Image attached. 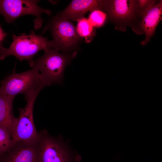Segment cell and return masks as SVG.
<instances>
[{"label":"cell","instance_id":"obj_1","mask_svg":"<svg viewBox=\"0 0 162 162\" xmlns=\"http://www.w3.org/2000/svg\"><path fill=\"white\" fill-rule=\"evenodd\" d=\"M47 38L35 34L32 30L30 34H22L18 36L13 35V41L8 48H4L0 54V60L13 56L20 61L26 60L29 66L33 65L34 56L41 50L46 51L52 48V40Z\"/></svg>","mask_w":162,"mask_h":162},{"label":"cell","instance_id":"obj_2","mask_svg":"<svg viewBox=\"0 0 162 162\" xmlns=\"http://www.w3.org/2000/svg\"><path fill=\"white\" fill-rule=\"evenodd\" d=\"M77 55L75 51L70 54H62L51 48L44 54L34 60L32 67L38 72L48 86L62 83L64 70Z\"/></svg>","mask_w":162,"mask_h":162},{"label":"cell","instance_id":"obj_3","mask_svg":"<svg viewBox=\"0 0 162 162\" xmlns=\"http://www.w3.org/2000/svg\"><path fill=\"white\" fill-rule=\"evenodd\" d=\"M39 132L37 142L38 162H79L80 156L70 149L62 138L50 135L45 130Z\"/></svg>","mask_w":162,"mask_h":162},{"label":"cell","instance_id":"obj_4","mask_svg":"<svg viewBox=\"0 0 162 162\" xmlns=\"http://www.w3.org/2000/svg\"><path fill=\"white\" fill-rule=\"evenodd\" d=\"M0 83V92L14 98L20 94H24L26 97L48 86L34 67L22 73L12 74Z\"/></svg>","mask_w":162,"mask_h":162},{"label":"cell","instance_id":"obj_5","mask_svg":"<svg viewBox=\"0 0 162 162\" xmlns=\"http://www.w3.org/2000/svg\"><path fill=\"white\" fill-rule=\"evenodd\" d=\"M39 92H34L25 97L26 105L23 108L18 109L19 116L16 118L11 134L13 144L19 141L33 143L37 142L39 132L34 123L33 110L35 100Z\"/></svg>","mask_w":162,"mask_h":162},{"label":"cell","instance_id":"obj_6","mask_svg":"<svg viewBox=\"0 0 162 162\" xmlns=\"http://www.w3.org/2000/svg\"><path fill=\"white\" fill-rule=\"evenodd\" d=\"M39 1L30 0H0V14L7 22L10 23L22 16L30 14L35 16L34 26L38 29L42 25L41 15L43 13L51 14L49 9L41 8L38 5Z\"/></svg>","mask_w":162,"mask_h":162},{"label":"cell","instance_id":"obj_7","mask_svg":"<svg viewBox=\"0 0 162 162\" xmlns=\"http://www.w3.org/2000/svg\"><path fill=\"white\" fill-rule=\"evenodd\" d=\"M50 28L53 49L58 51L67 52L77 44L80 37L76 27L69 20L57 15L52 21Z\"/></svg>","mask_w":162,"mask_h":162},{"label":"cell","instance_id":"obj_8","mask_svg":"<svg viewBox=\"0 0 162 162\" xmlns=\"http://www.w3.org/2000/svg\"><path fill=\"white\" fill-rule=\"evenodd\" d=\"M104 1L96 0H72L63 10L58 16L69 20L77 21L84 17L89 11L104 8Z\"/></svg>","mask_w":162,"mask_h":162},{"label":"cell","instance_id":"obj_9","mask_svg":"<svg viewBox=\"0 0 162 162\" xmlns=\"http://www.w3.org/2000/svg\"><path fill=\"white\" fill-rule=\"evenodd\" d=\"M36 143L19 141L14 143L4 155L2 162H38Z\"/></svg>","mask_w":162,"mask_h":162},{"label":"cell","instance_id":"obj_10","mask_svg":"<svg viewBox=\"0 0 162 162\" xmlns=\"http://www.w3.org/2000/svg\"><path fill=\"white\" fill-rule=\"evenodd\" d=\"M162 14V1L143 10L141 26L145 34V38L141 42V45L146 44L154 34L161 20Z\"/></svg>","mask_w":162,"mask_h":162},{"label":"cell","instance_id":"obj_11","mask_svg":"<svg viewBox=\"0 0 162 162\" xmlns=\"http://www.w3.org/2000/svg\"><path fill=\"white\" fill-rule=\"evenodd\" d=\"M137 1L114 0L104 1V8L113 18L123 20L130 18L134 14Z\"/></svg>","mask_w":162,"mask_h":162},{"label":"cell","instance_id":"obj_12","mask_svg":"<svg viewBox=\"0 0 162 162\" xmlns=\"http://www.w3.org/2000/svg\"><path fill=\"white\" fill-rule=\"evenodd\" d=\"M14 98L0 92V127L6 130L10 136L16 119L13 109Z\"/></svg>","mask_w":162,"mask_h":162},{"label":"cell","instance_id":"obj_13","mask_svg":"<svg viewBox=\"0 0 162 162\" xmlns=\"http://www.w3.org/2000/svg\"><path fill=\"white\" fill-rule=\"evenodd\" d=\"M77 22L76 28L78 35L80 37L84 38L86 42H90L95 34L94 27L86 18H82Z\"/></svg>","mask_w":162,"mask_h":162},{"label":"cell","instance_id":"obj_14","mask_svg":"<svg viewBox=\"0 0 162 162\" xmlns=\"http://www.w3.org/2000/svg\"><path fill=\"white\" fill-rule=\"evenodd\" d=\"M13 145L10 134L6 130L0 127V157L7 153Z\"/></svg>","mask_w":162,"mask_h":162},{"label":"cell","instance_id":"obj_15","mask_svg":"<svg viewBox=\"0 0 162 162\" xmlns=\"http://www.w3.org/2000/svg\"><path fill=\"white\" fill-rule=\"evenodd\" d=\"M106 14L100 10H95L91 12L88 20L93 27H99L105 22Z\"/></svg>","mask_w":162,"mask_h":162},{"label":"cell","instance_id":"obj_16","mask_svg":"<svg viewBox=\"0 0 162 162\" xmlns=\"http://www.w3.org/2000/svg\"><path fill=\"white\" fill-rule=\"evenodd\" d=\"M157 3V2L154 0H139L137 1V5L143 10Z\"/></svg>","mask_w":162,"mask_h":162},{"label":"cell","instance_id":"obj_17","mask_svg":"<svg viewBox=\"0 0 162 162\" xmlns=\"http://www.w3.org/2000/svg\"><path fill=\"white\" fill-rule=\"evenodd\" d=\"M7 34L0 26V54L4 48L3 46L4 42L6 38Z\"/></svg>","mask_w":162,"mask_h":162},{"label":"cell","instance_id":"obj_18","mask_svg":"<svg viewBox=\"0 0 162 162\" xmlns=\"http://www.w3.org/2000/svg\"></svg>","mask_w":162,"mask_h":162}]
</instances>
